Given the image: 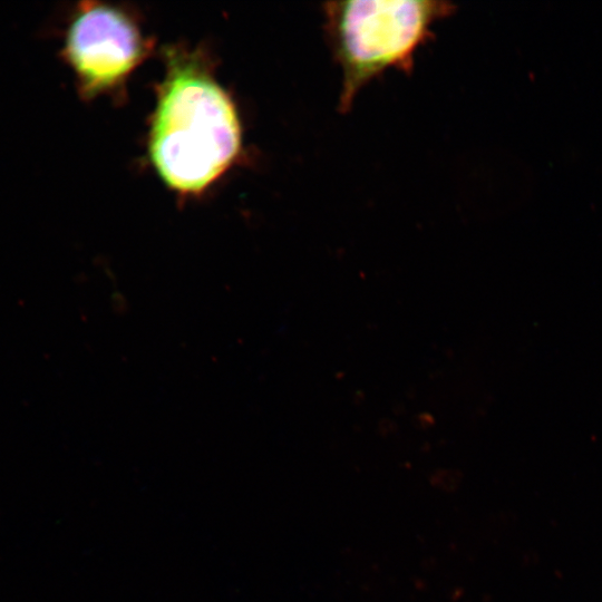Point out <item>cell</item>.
Wrapping results in <instances>:
<instances>
[{
  "mask_svg": "<svg viewBox=\"0 0 602 602\" xmlns=\"http://www.w3.org/2000/svg\"><path fill=\"white\" fill-rule=\"evenodd\" d=\"M241 142L235 108L198 65L173 61L154 115L149 154L163 181L198 193L234 161Z\"/></svg>",
  "mask_w": 602,
  "mask_h": 602,
  "instance_id": "6da1fadb",
  "label": "cell"
},
{
  "mask_svg": "<svg viewBox=\"0 0 602 602\" xmlns=\"http://www.w3.org/2000/svg\"><path fill=\"white\" fill-rule=\"evenodd\" d=\"M455 11L439 0L324 2V36L341 71L339 111H349L360 90L388 69L410 74L434 26Z\"/></svg>",
  "mask_w": 602,
  "mask_h": 602,
  "instance_id": "7a4b0ae2",
  "label": "cell"
},
{
  "mask_svg": "<svg viewBox=\"0 0 602 602\" xmlns=\"http://www.w3.org/2000/svg\"><path fill=\"white\" fill-rule=\"evenodd\" d=\"M142 40L136 27L118 10L82 3L66 36L64 55L85 95L122 80L138 62Z\"/></svg>",
  "mask_w": 602,
  "mask_h": 602,
  "instance_id": "3957f363",
  "label": "cell"
}]
</instances>
